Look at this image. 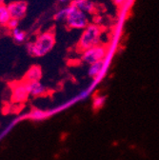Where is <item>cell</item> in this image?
<instances>
[{
  "label": "cell",
  "instance_id": "6da1fadb",
  "mask_svg": "<svg viewBox=\"0 0 159 160\" xmlns=\"http://www.w3.org/2000/svg\"><path fill=\"white\" fill-rule=\"evenodd\" d=\"M54 44H55L54 33L51 31H48L39 34L36 37L35 41L27 43L26 49L30 55L41 57L46 55L48 52H50L53 49Z\"/></svg>",
  "mask_w": 159,
  "mask_h": 160
},
{
  "label": "cell",
  "instance_id": "7a4b0ae2",
  "mask_svg": "<svg viewBox=\"0 0 159 160\" xmlns=\"http://www.w3.org/2000/svg\"><path fill=\"white\" fill-rule=\"evenodd\" d=\"M101 37V29L96 24H89L82 32L78 47L80 50L85 51L92 47L99 45Z\"/></svg>",
  "mask_w": 159,
  "mask_h": 160
},
{
  "label": "cell",
  "instance_id": "3957f363",
  "mask_svg": "<svg viewBox=\"0 0 159 160\" xmlns=\"http://www.w3.org/2000/svg\"><path fill=\"white\" fill-rule=\"evenodd\" d=\"M89 14L70 4L67 7L66 23L71 29L84 30L89 25Z\"/></svg>",
  "mask_w": 159,
  "mask_h": 160
},
{
  "label": "cell",
  "instance_id": "277c9868",
  "mask_svg": "<svg viewBox=\"0 0 159 160\" xmlns=\"http://www.w3.org/2000/svg\"><path fill=\"white\" fill-rule=\"evenodd\" d=\"M106 55H107L106 48L104 46H101V45H97V46H94V47H92L88 50L83 51L82 55H81V59H82V61H84L85 63L91 65V64H93L97 61L103 60Z\"/></svg>",
  "mask_w": 159,
  "mask_h": 160
},
{
  "label": "cell",
  "instance_id": "5b68a950",
  "mask_svg": "<svg viewBox=\"0 0 159 160\" xmlns=\"http://www.w3.org/2000/svg\"><path fill=\"white\" fill-rule=\"evenodd\" d=\"M7 7H8L9 12L11 14V17L17 19V20L22 19L26 15L27 11H28L27 2L22 1V0H20V1L11 2L7 5Z\"/></svg>",
  "mask_w": 159,
  "mask_h": 160
},
{
  "label": "cell",
  "instance_id": "8992f818",
  "mask_svg": "<svg viewBox=\"0 0 159 160\" xmlns=\"http://www.w3.org/2000/svg\"><path fill=\"white\" fill-rule=\"evenodd\" d=\"M30 94L28 84L27 82L23 81L21 83L15 84L13 90H12V98L14 102H23L28 98V95Z\"/></svg>",
  "mask_w": 159,
  "mask_h": 160
},
{
  "label": "cell",
  "instance_id": "52a82bcc",
  "mask_svg": "<svg viewBox=\"0 0 159 160\" xmlns=\"http://www.w3.org/2000/svg\"><path fill=\"white\" fill-rule=\"evenodd\" d=\"M41 78H42L41 67L38 65H33L25 73L24 81L25 82H35V81H40Z\"/></svg>",
  "mask_w": 159,
  "mask_h": 160
},
{
  "label": "cell",
  "instance_id": "ba28073f",
  "mask_svg": "<svg viewBox=\"0 0 159 160\" xmlns=\"http://www.w3.org/2000/svg\"><path fill=\"white\" fill-rule=\"evenodd\" d=\"M71 4L87 14L92 13L95 10V6L91 0H72Z\"/></svg>",
  "mask_w": 159,
  "mask_h": 160
},
{
  "label": "cell",
  "instance_id": "9c48e42d",
  "mask_svg": "<svg viewBox=\"0 0 159 160\" xmlns=\"http://www.w3.org/2000/svg\"><path fill=\"white\" fill-rule=\"evenodd\" d=\"M28 89L30 94L33 96H40L46 92V87L40 82V81H35V82H27Z\"/></svg>",
  "mask_w": 159,
  "mask_h": 160
},
{
  "label": "cell",
  "instance_id": "30bf717a",
  "mask_svg": "<svg viewBox=\"0 0 159 160\" xmlns=\"http://www.w3.org/2000/svg\"><path fill=\"white\" fill-rule=\"evenodd\" d=\"M12 39L15 43L21 44V43L25 42V40L27 38V33L25 31L21 30L18 27V28L12 31Z\"/></svg>",
  "mask_w": 159,
  "mask_h": 160
},
{
  "label": "cell",
  "instance_id": "8fae6325",
  "mask_svg": "<svg viewBox=\"0 0 159 160\" xmlns=\"http://www.w3.org/2000/svg\"><path fill=\"white\" fill-rule=\"evenodd\" d=\"M11 18L12 17H11L10 12H9L7 5H5L4 3L0 4V25L7 26V24L10 21Z\"/></svg>",
  "mask_w": 159,
  "mask_h": 160
},
{
  "label": "cell",
  "instance_id": "7c38bea8",
  "mask_svg": "<svg viewBox=\"0 0 159 160\" xmlns=\"http://www.w3.org/2000/svg\"><path fill=\"white\" fill-rule=\"evenodd\" d=\"M106 103V97L103 95H97L93 98V101H92V106L93 109L98 110V109H101Z\"/></svg>",
  "mask_w": 159,
  "mask_h": 160
},
{
  "label": "cell",
  "instance_id": "4fadbf2b",
  "mask_svg": "<svg viewBox=\"0 0 159 160\" xmlns=\"http://www.w3.org/2000/svg\"><path fill=\"white\" fill-rule=\"evenodd\" d=\"M66 16H67V7L58 10L53 15V19L55 21H62V20L66 19Z\"/></svg>",
  "mask_w": 159,
  "mask_h": 160
},
{
  "label": "cell",
  "instance_id": "5bb4252c",
  "mask_svg": "<svg viewBox=\"0 0 159 160\" xmlns=\"http://www.w3.org/2000/svg\"><path fill=\"white\" fill-rule=\"evenodd\" d=\"M46 112H42V111H38V110H35L33 111L32 113H31V117L34 120H39V119H43L44 117H46Z\"/></svg>",
  "mask_w": 159,
  "mask_h": 160
},
{
  "label": "cell",
  "instance_id": "9a60e30c",
  "mask_svg": "<svg viewBox=\"0 0 159 160\" xmlns=\"http://www.w3.org/2000/svg\"><path fill=\"white\" fill-rule=\"evenodd\" d=\"M18 26H19V20L14 19V18H11V19H10V21H9L8 24H7V27H8L11 31H12V30L18 28Z\"/></svg>",
  "mask_w": 159,
  "mask_h": 160
},
{
  "label": "cell",
  "instance_id": "2e32d148",
  "mask_svg": "<svg viewBox=\"0 0 159 160\" xmlns=\"http://www.w3.org/2000/svg\"><path fill=\"white\" fill-rule=\"evenodd\" d=\"M113 1H114L115 4H117L119 6H122L124 4H130L132 0H113Z\"/></svg>",
  "mask_w": 159,
  "mask_h": 160
},
{
  "label": "cell",
  "instance_id": "e0dca14e",
  "mask_svg": "<svg viewBox=\"0 0 159 160\" xmlns=\"http://www.w3.org/2000/svg\"><path fill=\"white\" fill-rule=\"evenodd\" d=\"M60 3H68V2H72V0H58Z\"/></svg>",
  "mask_w": 159,
  "mask_h": 160
},
{
  "label": "cell",
  "instance_id": "ac0fdd59",
  "mask_svg": "<svg viewBox=\"0 0 159 160\" xmlns=\"http://www.w3.org/2000/svg\"><path fill=\"white\" fill-rule=\"evenodd\" d=\"M4 3V0H0V4H3Z\"/></svg>",
  "mask_w": 159,
  "mask_h": 160
}]
</instances>
